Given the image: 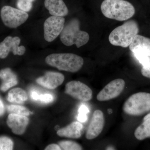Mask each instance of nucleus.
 <instances>
[{
	"mask_svg": "<svg viewBox=\"0 0 150 150\" xmlns=\"http://www.w3.org/2000/svg\"><path fill=\"white\" fill-rule=\"evenodd\" d=\"M100 9L105 17L118 21L127 20L135 13L134 6L125 0H104Z\"/></svg>",
	"mask_w": 150,
	"mask_h": 150,
	"instance_id": "nucleus-1",
	"label": "nucleus"
},
{
	"mask_svg": "<svg viewBox=\"0 0 150 150\" xmlns=\"http://www.w3.org/2000/svg\"><path fill=\"white\" fill-rule=\"evenodd\" d=\"M45 61L49 66L71 73L79 71L84 64L82 57L70 53L50 54L46 57Z\"/></svg>",
	"mask_w": 150,
	"mask_h": 150,
	"instance_id": "nucleus-2",
	"label": "nucleus"
},
{
	"mask_svg": "<svg viewBox=\"0 0 150 150\" xmlns=\"http://www.w3.org/2000/svg\"><path fill=\"white\" fill-rule=\"evenodd\" d=\"M139 27L137 22L130 20L116 27L110 33L109 41L112 45L127 48L138 34Z\"/></svg>",
	"mask_w": 150,
	"mask_h": 150,
	"instance_id": "nucleus-3",
	"label": "nucleus"
},
{
	"mask_svg": "<svg viewBox=\"0 0 150 150\" xmlns=\"http://www.w3.org/2000/svg\"><path fill=\"white\" fill-rule=\"evenodd\" d=\"M60 39L65 46H71L75 44L79 48L88 42L90 36L87 33L80 29L79 21L74 18L65 25L60 34Z\"/></svg>",
	"mask_w": 150,
	"mask_h": 150,
	"instance_id": "nucleus-4",
	"label": "nucleus"
},
{
	"mask_svg": "<svg viewBox=\"0 0 150 150\" xmlns=\"http://www.w3.org/2000/svg\"><path fill=\"white\" fill-rule=\"evenodd\" d=\"M123 111L134 116L142 115L150 110V93L139 92L132 95L123 105Z\"/></svg>",
	"mask_w": 150,
	"mask_h": 150,
	"instance_id": "nucleus-5",
	"label": "nucleus"
},
{
	"mask_svg": "<svg viewBox=\"0 0 150 150\" xmlns=\"http://www.w3.org/2000/svg\"><path fill=\"white\" fill-rule=\"evenodd\" d=\"M1 16L5 25L10 28H16L27 20L28 14L26 12L7 6L1 9Z\"/></svg>",
	"mask_w": 150,
	"mask_h": 150,
	"instance_id": "nucleus-6",
	"label": "nucleus"
},
{
	"mask_svg": "<svg viewBox=\"0 0 150 150\" xmlns=\"http://www.w3.org/2000/svg\"><path fill=\"white\" fill-rule=\"evenodd\" d=\"M65 19L63 17H49L43 24L44 37L47 42L54 41L61 34L65 25Z\"/></svg>",
	"mask_w": 150,
	"mask_h": 150,
	"instance_id": "nucleus-7",
	"label": "nucleus"
},
{
	"mask_svg": "<svg viewBox=\"0 0 150 150\" xmlns=\"http://www.w3.org/2000/svg\"><path fill=\"white\" fill-rule=\"evenodd\" d=\"M65 93L75 99L83 101H88L92 98L93 91L91 89L79 81L69 82L65 86Z\"/></svg>",
	"mask_w": 150,
	"mask_h": 150,
	"instance_id": "nucleus-8",
	"label": "nucleus"
},
{
	"mask_svg": "<svg viewBox=\"0 0 150 150\" xmlns=\"http://www.w3.org/2000/svg\"><path fill=\"white\" fill-rule=\"evenodd\" d=\"M125 86V81L122 79L111 81L98 94L97 99L98 101H105L115 98L121 94Z\"/></svg>",
	"mask_w": 150,
	"mask_h": 150,
	"instance_id": "nucleus-9",
	"label": "nucleus"
},
{
	"mask_svg": "<svg viewBox=\"0 0 150 150\" xmlns=\"http://www.w3.org/2000/svg\"><path fill=\"white\" fill-rule=\"evenodd\" d=\"M21 39L18 37L8 36L0 43V58L5 59L11 51L14 55L22 56L25 53L26 49L24 46H19Z\"/></svg>",
	"mask_w": 150,
	"mask_h": 150,
	"instance_id": "nucleus-10",
	"label": "nucleus"
},
{
	"mask_svg": "<svg viewBox=\"0 0 150 150\" xmlns=\"http://www.w3.org/2000/svg\"><path fill=\"white\" fill-rule=\"evenodd\" d=\"M104 116L103 112L100 110L94 112L91 121L86 133L87 139L92 140L98 137L102 132L104 125Z\"/></svg>",
	"mask_w": 150,
	"mask_h": 150,
	"instance_id": "nucleus-11",
	"label": "nucleus"
},
{
	"mask_svg": "<svg viewBox=\"0 0 150 150\" xmlns=\"http://www.w3.org/2000/svg\"><path fill=\"white\" fill-rule=\"evenodd\" d=\"M29 119L25 115L10 113L7 119V124L14 134L21 135L26 130Z\"/></svg>",
	"mask_w": 150,
	"mask_h": 150,
	"instance_id": "nucleus-12",
	"label": "nucleus"
},
{
	"mask_svg": "<svg viewBox=\"0 0 150 150\" xmlns=\"http://www.w3.org/2000/svg\"><path fill=\"white\" fill-rule=\"evenodd\" d=\"M64 79V76L61 73L48 72L43 76L38 78L36 82L46 88L54 89L63 83Z\"/></svg>",
	"mask_w": 150,
	"mask_h": 150,
	"instance_id": "nucleus-13",
	"label": "nucleus"
},
{
	"mask_svg": "<svg viewBox=\"0 0 150 150\" xmlns=\"http://www.w3.org/2000/svg\"><path fill=\"white\" fill-rule=\"evenodd\" d=\"M134 56H150V38L137 34L129 46Z\"/></svg>",
	"mask_w": 150,
	"mask_h": 150,
	"instance_id": "nucleus-14",
	"label": "nucleus"
},
{
	"mask_svg": "<svg viewBox=\"0 0 150 150\" xmlns=\"http://www.w3.org/2000/svg\"><path fill=\"white\" fill-rule=\"evenodd\" d=\"M44 5L51 15L64 17L69 13L68 9L63 0H45Z\"/></svg>",
	"mask_w": 150,
	"mask_h": 150,
	"instance_id": "nucleus-15",
	"label": "nucleus"
},
{
	"mask_svg": "<svg viewBox=\"0 0 150 150\" xmlns=\"http://www.w3.org/2000/svg\"><path fill=\"white\" fill-rule=\"evenodd\" d=\"M82 124L79 122H74L64 128L59 129L57 132L58 136L71 139L80 138L82 132Z\"/></svg>",
	"mask_w": 150,
	"mask_h": 150,
	"instance_id": "nucleus-16",
	"label": "nucleus"
},
{
	"mask_svg": "<svg viewBox=\"0 0 150 150\" xmlns=\"http://www.w3.org/2000/svg\"><path fill=\"white\" fill-rule=\"evenodd\" d=\"M0 78L2 80L0 89L4 92L7 91L11 88L16 85L18 82L16 75L9 68L1 70Z\"/></svg>",
	"mask_w": 150,
	"mask_h": 150,
	"instance_id": "nucleus-17",
	"label": "nucleus"
},
{
	"mask_svg": "<svg viewBox=\"0 0 150 150\" xmlns=\"http://www.w3.org/2000/svg\"><path fill=\"white\" fill-rule=\"evenodd\" d=\"M134 136L139 140L150 137V112L144 118L143 123L138 126L134 132Z\"/></svg>",
	"mask_w": 150,
	"mask_h": 150,
	"instance_id": "nucleus-18",
	"label": "nucleus"
},
{
	"mask_svg": "<svg viewBox=\"0 0 150 150\" xmlns=\"http://www.w3.org/2000/svg\"><path fill=\"white\" fill-rule=\"evenodd\" d=\"M28 98L27 94L24 90L17 88L9 91L7 100L10 102L23 104L27 100Z\"/></svg>",
	"mask_w": 150,
	"mask_h": 150,
	"instance_id": "nucleus-19",
	"label": "nucleus"
},
{
	"mask_svg": "<svg viewBox=\"0 0 150 150\" xmlns=\"http://www.w3.org/2000/svg\"><path fill=\"white\" fill-rule=\"evenodd\" d=\"M7 109L10 113L25 115L26 116H28L30 114V112L27 108L21 105H11L8 106Z\"/></svg>",
	"mask_w": 150,
	"mask_h": 150,
	"instance_id": "nucleus-20",
	"label": "nucleus"
},
{
	"mask_svg": "<svg viewBox=\"0 0 150 150\" xmlns=\"http://www.w3.org/2000/svg\"><path fill=\"white\" fill-rule=\"evenodd\" d=\"M61 149L64 150H82L81 146L76 142L70 141H63L59 143Z\"/></svg>",
	"mask_w": 150,
	"mask_h": 150,
	"instance_id": "nucleus-21",
	"label": "nucleus"
},
{
	"mask_svg": "<svg viewBox=\"0 0 150 150\" xmlns=\"http://www.w3.org/2000/svg\"><path fill=\"white\" fill-rule=\"evenodd\" d=\"M13 143L7 137H0V150H11L13 149Z\"/></svg>",
	"mask_w": 150,
	"mask_h": 150,
	"instance_id": "nucleus-22",
	"label": "nucleus"
},
{
	"mask_svg": "<svg viewBox=\"0 0 150 150\" xmlns=\"http://www.w3.org/2000/svg\"><path fill=\"white\" fill-rule=\"evenodd\" d=\"M35 0H18V7L19 9L25 12H28L32 8V3Z\"/></svg>",
	"mask_w": 150,
	"mask_h": 150,
	"instance_id": "nucleus-23",
	"label": "nucleus"
},
{
	"mask_svg": "<svg viewBox=\"0 0 150 150\" xmlns=\"http://www.w3.org/2000/svg\"><path fill=\"white\" fill-rule=\"evenodd\" d=\"M54 97L50 94H44L39 96V100L42 102L49 103L54 100Z\"/></svg>",
	"mask_w": 150,
	"mask_h": 150,
	"instance_id": "nucleus-24",
	"label": "nucleus"
},
{
	"mask_svg": "<svg viewBox=\"0 0 150 150\" xmlns=\"http://www.w3.org/2000/svg\"><path fill=\"white\" fill-rule=\"evenodd\" d=\"M141 72L143 76L150 78V62L147 64L143 66Z\"/></svg>",
	"mask_w": 150,
	"mask_h": 150,
	"instance_id": "nucleus-25",
	"label": "nucleus"
},
{
	"mask_svg": "<svg viewBox=\"0 0 150 150\" xmlns=\"http://www.w3.org/2000/svg\"><path fill=\"white\" fill-rule=\"evenodd\" d=\"M45 150H61V147L56 144H51L49 145L45 149Z\"/></svg>",
	"mask_w": 150,
	"mask_h": 150,
	"instance_id": "nucleus-26",
	"label": "nucleus"
},
{
	"mask_svg": "<svg viewBox=\"0 0 150 150\" xmlns=\"http://www.w3.org/2000/svg\"><path fill=\"white\" fill-rule=\"evenodd\" d=\"M89 110L86 106L85 105H81L79 108V113H82V114H87L89 112Z\"/></svg>",
	"mask_w": 150,
	"mask_h": 150,
	"instance_id": "nucleus-27",
	"label": "nucleus"
},
{
	"mask_svg": "<svg viewBox=\"0 0 150 150\" xmlns=\"http://www.w3.org/2000/svg\"><path fill=\"white\" fill-rule=\"evenodd\" d=\"M78 120L80 122H85L87 120V114H82V113H79L78 116Z\"/></svg>",
	"mask_w": 150,
	"mask_h": 150,
	"instance_id": "nucleus-28",
	"label": "nucleus"
},
{
	"mask_svg": "<svg viewBox=\"0 0 150 150\" xmlns=\"http://www.w3.org/2000/svg\"><path fill=\"white\" fill-rule=\"evenodd\" d=\"M39 96L40 95L38 93L34 91H32L31 92V94H30V96H31L32 99L35 100H39Z\"/></svg>",
	"mask_w": 150,
	"mask_h": 150,
	"instance_id": "nucleus-29",
	"label": "nucleus"
},
{
	"mask_svg": "<svg viewBox=\"0 0 150 150\" xmlns=\"http://www.w3.org/2000/svg\"><path fill=\"white\" fill-rule=\"evenodd\" d=\"M4 111V106L1 99L0 98V116H1Z\"/></svg>",
	"mask_w": 150,
	"mask_h": 150,
	"instance_id": "nucleus-30",
	"label": "nucleus"
},
{
	"mask_svg": "<svg viewBox=\"0 0 150 150\" xmlns=\"http://www.w3.org/2000/svg\"><path fill=\"white\" fill-rule=\"evenodd\" d=\"M108 113H109V114H111L112 112V109H110V108H109V109H108Z\"/></svg>",
	"mask_w": 150,
	"mask_h": 150,
	"instance_id": "nucleus-31",
	"label": "nucleus"
}]
</instances>
